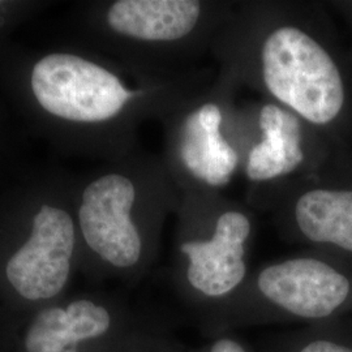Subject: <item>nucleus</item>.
Masks as SVG:
<instances>
[{
  "label": "nucleus",
  "instance_id": "f257e3e1",
  "mask_svg": "<svg viewBox=\"0 0 352 352\" xmlns=\"http://www.w3.org/2000/svg\"><path fill=\"white\" fill-rule=\"evenodd\" d=\"M213 78L200 68L145 75L69 42L0 51V89L26 126L63 154L103 164L139 149L142 124L162 123Z\"/></svg>",
  "mask_w": 352,
  "mask_h": 352
},
{
  "label": "nucleus",
  "instance_id": "f03ea898",
  "mask_svg": "<svg viewBox=\"0 0 352 352\" xmlns=\"http://www.w3.org/2000/svg\"><path fill=\"white\" fill-rule=\"evenodd\" d=\"M210 54L239 90L276 102L318 133L347 111V77L307 4L235 1Z\"/></svg>",
  "mask_w": 352,
  "mask_h": 352
},
{
  "label": "nucleus",
  "instance_id": "7ed1b4c3",
  "mask_svg": "<svg viewBox=\"0 0 352 352\" xmlns=\"http://www.w3.org/2000/svg\"><path fill=\"white\" fill-rule=\"evenodd\" d=\"M180 200L162 157L140 148L75 175L80 276L90 283L139 282L155 263Z\"/></svg>",
  "mask_w": 352,
  "mask_h": 352
},
{
  "label": "nucleus",
  "instance_id": "20e7f679",
  "mask_svg": "<svg viewBox=\"0 0 352 352\" xmlns=\"http://www.w3.org/2000/svg\"><path fill=\"white\" fill-rule=\"evenodd\" d=\"M75 175L59 168L0 192V305L28 314L69 292L80 276Z\"/></svg>",
  "mask_w": 352,
  "mask_h": 352
},
{
  "label": "nucleus",
  "instance_id": "39448f33",
  "mask_svg": "<svg viewBox=\"0 0 352 352\" xmlns=\"http://www.w3.org/2000/svg\"><path fill=\"white\" fill-rule=\"evenodd\" d=\"M235 1L98 0L75 6L62 42L81 45L151 76L196 69Z\"/></svg>",
  "mask_w": 352,
  "mask_h": 352
},
{
  "label": "nucleus",
  "instance_id": "423d86ee",
  "mask_svg": "<svg viewBox=\"0 0 352 352\" xmlns=\"http://www.w3.org/2000/svg\"><path fill=\"white\" fill-rule=\"evenodd\" d=\"M175 215L176 289L189 302L219 309L251 277L254 212L222 192L200 190L183 193Z\"/></svg>",
  "mask_w": 352,
  "mask_h": 352
},
{
  "label": "nucleus",
  "instance_id": "0eeeda50",
  "mask_svg": "<svg viewBox=\"0 0 352 352\" xmlns=\"http://www.w3.org/2000/svg\"><path fill=\"white\" fill-rule=\"evenodd\" d=\"M239 88L218 72L164 122V164L180 195L222 192L241 171L235 111Z\"/></svg>",
  "mask_w": 352,
  "mask_h": 352
},
{
  "label": "nucleus",
  "instance_id": "6e6552de",
  "mask_svg": "<svg viewBox=\"0 0 352 352\" xmlns=\"http://www.w3.org/2000/svg\"><path fill=\"white\" fill-rule=\"evenodd\" d=\"M145 324L113 294L72 291L28 314L10 312L0 352H111L128 333Z\"/></svg>",
  "mask_w": 352,
  "mask_h": 352
},
{
  "label": "nucleus",
  "instance_id": "1a4fd4ad",
  "mask_svg": "<svg viewBox=\"0 0 352 352\" xmlns=\"http://www.w3.org/2000/svg\"><path fill=\"white\" fill-rule=\"evenodd\" d=\"M241 171L252 209L269 212L278 196L320 166V133L276 102L239 106Z\"/></svg>",
  "mask_w": 352,
  "mask_h": 352
},
{
  "label": "nucleus",
  "instance_id": "9d476101",
  "mask_svg": "<svg viewBox=\"0 0 352 352\" xmlns=\"http://www.w3.org/2000/svg\"><path fill=\"white\" fill-rule=\"evenodd\" d=\"M352 280L325 258L294 254L261 266L223 305L227 315L251 318L327 320L349 302Z\"/></svg>",
  "mask_w": 352,
  "mask_h": 352
},
{
  "label": "nucleus",
  "instance_id": "9b49d317",
  "mask_svg": "<svg viewBox=\"0 0 352 352\" xmlns=\"http://www.w3.org/2000/svg\"><path fill=\"white\" fill-rule=\"evenodd\" d=\"M269 212L286 239L352 254V187L330 186L312 174L285 189Z\"/></svg>",
  "mask_w": 352,
  "mask_h": 352
},
{
  "label": "nucleus",
  "instance_id": "f8f14e48",
  "mask_svg": "<svg viewBox=\"0 0 352 352\" xmlns=\"http://www.w3.org/2000/svg\"><path fill=\"white\" fill-rule=\"evenodd\" d=\"M50 7V1L0 0V51L11 45L13 33L38 13Z\"/></svg>",
  "mask_w": 352,
  "mask_h": 352
},
{
  "label": "nucleus",
  "instance_id": "ddd939ff",
  "mask_svg": "<svg viewBox=\"0 0 352 352\" xmlns=\"http://www.w3.org/2000/svg\"><path fill=\"white\" fill-rule=\"evenodd\" d=\"M291 352H352V347L340 340L315 337L299 342Z\"/></svg>",
  "mask_w": 352,
  "mask_h": 352
},
{
  "label": "nucleus",
  "instance_id": "4468645a",
  "mask_svg": "<svg viewBox=\"0 0 352 352\" xmlns=\"http://www.w3.org/2000/svg\"><path fill=\"white\" fill-rule=\"evenodd\" d=\"M166 352H180L166 340ZM199 352H252L241 340L231 336H219Z\"/></svg>",
  "mask_w": 352,
  "mask_h": 352
},
{
  "label": "nucleus",
  "instance_id": "2eb2a0df",
  "mask_svg": "<svg viewBox=\"0 0 352 352\" xmlns=\"http://www.w3.org/2000/svg\"><path fill=\"white\" fill-rule=\"evenodd\" d=\"M12 151V136L8 115L0 106V173L4 166L10 162V154Z\"/></svg>",
  "mask_w": 352,
  "mask_h": 352
}]
</instances>
